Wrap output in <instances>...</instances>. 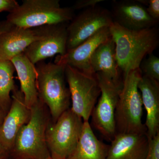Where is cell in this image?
Masks as SVG:
<instances>
[{
  "mask_svg": "<svg viewBox=\"0 0 159 159\" xmlns=\"http://www.w3.org/2000/svg\"><path fill=\"white\" fill-rule=\"evenodd\" d=\"M19 6V4L16 0H0V13L4 11L10 13Z\"/></svg>",
  "mask_w": 159,
  "mask_h": 159,
  "instance_id": "d4e9b609",
  "label": "cell"
},
{
  "mask_svg": "<svg viewBox=\"0 0 159 159\" xmlns=\"http://www.w3.org/2000/svg\"><path fill=\"white\" fill-rule=\"evenodd\" d=\"M111 37L110 28L101 29L93 36L64 55H57L54 62L68 66L86 74L95 75L91 70L90 59L100 44Z\"/></svg>",
  "mask_w": 159,
  "mask_h": 159,
  "instance_id": "7c38bea8",
  "label": "cell"
},
{
  "mask_svg": "<svg viewBox=\"0 0 159 159\" xmlns=\"http://www.w3.org/2000/svg\"><path fill=\"white\" fill-rule=\"evenodd\" d=\"M142 74L140 69L131 71L124 77L115 111L117 133L146 134L142 122L143 103L138 84Z\"/></svg>",
  "mask_w": 159,
  "mask_h": 159,
  "instance_id": "5b68a950",
  "label": "cell"
},
{
  "mask_svg": "<svg viewBox=\"0 0 159 159\" xmlns=\"http://www.w3.org/2000/svg\"><path fill=\"white\" fill-rule=\"evenodd\" d=\"M108 147L97 139L89 121L84 122L79 142L66 159H107Z\"/></svg>",
  "mask_w": 159,
  "mask_h": 159,
  "instance_id": "d6986e66",
  "label": "cell"
},
{
  "mask_svg": "<svg viewBox=\"0 0 159 159\" xmlns=\"http://www.w3.org/2000/svg\"><path fill=\"white\" fill-rule=\"evenodd\" d=\"M31 116L17 134L9 152L11 159H52L46 142L51 120L48 109L39 99L31 108Z\"/></svg>",
  "mask_w": 159,
  "mask_h": 159,
  "instance_id": "7a4b0ae2",
  "label": "cell"
},
{
  "mask_svg": "<svg viewBox=\"0 0 159 159\" xmlns=\"http://www.w3.org/2000/svg\"><path fill=\"white\" fill-rule=\"evenodd\" d=\"M12 26H13L6 20L0 21V35L4 32L10 30Z\"/></svg>",
  "mask_w": 159,
  "mask_h": 159,
  "instance_id": "484cf974",
  "label": "cell"
},
{
  "mask_svg": "<svg viewBox=\"0 0 159 159\" xmlns=\"http://www.w3.org/2000/svg\"><path fill=\"white\" fill-rule=\"evenodd\" d=\"M7 112L4 111L0 110V125L2 124L3 122V120L5 118V116H6Z\"/></svg>",
  "mask_w": 159,
  "mask_h": 159,
  "instance_id": "83f0119b",
  "label": "cell"
},
{
  "mask_svg": "<svg viewBox=\"0 0 159 159\" xmlns=\"http://www.w3.org/2000/svg\"><path fill=\"white\" fill-rule=\"evenodd\" d=\"M148 140V153L145 159H159V133Z\"/></svg>",
  "mask_w": 159,
  "mask_h": 159,
  "instance_id": "603a6c76",
  "label": "cell"
},
{
  "mask_svg": "<svg viewBox=\"0 0 159 159\" xmlns=\"http://www.w3.org/2000/svg\"><path fill=\"white\" fill-rule=\"evenodd\" d=\"M112 9L111 14L114 22L129 30L152 28L158 22L149 16L146 7L139 1L116 2Z\"/></svg>",
  "mask_w": 159,
  "mask_h": 159,
  "instance_id": "5bb4252c",
  "label": "cell"
},
{
  "mask_svg": "<svg viewBox=\"0 0 159 159\" xmlns=\"http://www.w3.org/2000/svg\"><path fill=\"white\" fill-rule=\"evenodd\" d=\"M17 73L20 84V90L24 95L26 105L31 108L38 100L35 65L30 61L24 53L10 60Z\"/></svg>",
  "mask_w": 159,
  "mask_h": 159,
  "instance_id": "e0dca14e",
  "label": "cell"
},
{
  "mask_svg": "<svg viewBox=\"0 0 159 159\" xmlns=\"http://www.w3.org/2000/svg\"><path fill=\"white\" fill-rule=\"evenodd\" d=\"M110 31L116 45L117 63L123 77L131 71L139 69L142 61L158 47L159 32L157 26L131 30L114 22Z\"/></svg>",
  "mask_w": 159,
  "mask_h": 159,
  "instance_id": "6da1fadb",
  "label": "cell"
},
{
  "mask_svg": "<svg viewBox=\"0 0 159 159\" xmlns=\"http://www.w3.org/2000/svg\"><path fill=\"white\" fill-rule=\"evenodd\" d=\"M144 6H146V10L149 16L155 20H159V0H142L139 1Z\"/></svg>",
  "mask_w": 159,
  "mask_h": 159,
  "instance_id": "7402d4cb",
  "label": "cell"
},
{
  "mask_svg": "<svg viewBox=\"0 0 159 159\" xmlns=\"http://www.w3.org/2000/svg\"><path fill=\"white\" fill-rule=\"evenodd\" d=\"M104 2L103 0H80L77 1L72 7L73 10H80L93 8L99 3Z\"/></svg>",
  "mask_w": 159,
  "mask_h": 159,
  "instance_id": "cb8c5ba5",
  "label": "cell"
},
{
  "mask_svg": "<svg viewBox=\"0 0 159 159\" xmlns=\"http://www.w3.org/2000/svg\"><path fill=\"white\" fill-rule=\"evenodd\" d=\"M84 121L70 108L63 113L56 122H49L46 142L51 159H66L74 150L82 133Z\"/></svg>",
  "mask_w": 159,
  "mask_h": 159,
  "instance_id": "8992f818",
  "label": "cell"
},
{
  "mask_svg": "<svg viewBox=\"0 0 159 159\" xmlns=\"http://www.w3.org/2000/svg\"><path fill=\"white\" fill-rule=\"evenodd\" d=\"M65 75L70 94L71 110L84 122L89 121L100 95L96 76L84 74L68 66H66Z\"/></svg>",
  "mask_w": 159,
  "mask_h": 159,
  "instance_id": "ba28073f",
  "label": "cell"
},
{
  "mask_svg": "<svg viewBox=\"0 0 159 159\" xmlns=\"http://www.w3.org/2000/svg\"><path fill=\"white\" fill-rule=\"evenodd\" d=\"M15 70L11 61H0V110L7 112L11 106V94L17 88L13 74Z\"/></svg>",
  "mask_w": 159,
  "mask_h": 159,
  "instance_id": "ffe728a7",
  "label": "cell"
},
{
  "mask_svg": "<svg viewBox=\"0 0 159 159\" xmlns=\"http://www.w3.org/2000/svg\"><path fill=\"white\" fill-rule=\"evenodd\" d=\"M138 89L146 112V134L148 139H152L159 133V81L142 75Z\"/></svg>",
  "mask_w": 159,
  "mask_h": 159,
  "instance_id": "2e32d148",
  "label": "cell"
},
{
  "mask_svg": "<svg viewBox=\"0 0 159 159\" xmlns=\"http://www.w3.org/2000/svg\"><path fill=\"white\" fill-rule=\"evenodd\" d=\"M139 69L142 75L159 81V58L153 53L142 61Z\"/></svg>",
  "mask_w": 159,
  "mask_h": 159,
  "instance_id": "44dd1931",
  "label": "cell"
},
{
  "mask_svg": "<svg viewBox=\"0 0 159 159\" xmlns=\"http://www.w3.org/2000/svg\"><path fill=\"white\" fill-rule=\"evenodd\" d=\"M95 75L100 95L91 115L92 123L106 139L111 142L116 134L115 111L123 80L115 81L100 73Z\"/></svg>",
  "mask_w": 159,
  "mask_h": 159,
  "instance_id": "52a82bcc",
  "label": "cell"
},
{
  "mask_svg": "<svg viewBox=\"0 0 159 159\" xmlns=\"http://www.w3.org/2000/svg\"><path fill=\"white\" fill-rule=\"evenodd\" d=\"M31 116V109L26 105L22 93L16 88L12 92L11 106L0 125V144L9 153L20 129Z\"/></svg>",
  "mask_w": 159,
  "mask_h": 159,
  "instance_id": "8fae6325",
  "label": "cell"
},
{
  "mask_svg": "<svg viewBox=\"0 0 159 159\" xmlns=\"http://www.w3.org/2000/svg\"><path fill=\"white\" fill-rule=\"evenodd\" d=\"M66 23L47 26L44 34L31 44L24 52L35 65L54 55L66 54L67 44Z\"/></svg>",
  "mask_w": 159,
  "mask_h": 159,
  "instance_id": "30bf717a",
  "label": "cell"
},
{
  "mask_svg": "<svg viewBox=\"0 0 159 159\" xmlns=\"http://www.w3.org/2000/svg\"><path fill=\"white\" fill-rule=\"evenodd\" d=\"M38 98L48 109L52 122L70 108V94L66 85V66L41 61L35 65Z\"/></svg>",
  "mask_w": 159,
  "mask_h": 159,
  "instance_id": "3957f363",
  "label": "cell"
},
{
  "mask_svg": "<svg viewBox=\"0 0 159 159\" xmlns=\"http://www.w3.org/2000/svg\"><path fill=\"white\" fill-rule=\"evenodd\" d=\"M0 159H10L9 153L0 144Z\"/></svg>",
  "mask_w": 159,
  "mask_h": 159,
  "instance_id": "4316f807",
  "label": "cell"
},
{
  "mask_svg": "<svg viewBox=\"0 0 159 159\" xmlns=\"http://www.w3.org/2000/svg\"><path fill=\"white\" fill-rule=\"evenodd\" d=\"M93 74L100 73L115 81L121 80V71L117 63L116 45L111 37L98 47L90 59Z\"/></svg>",
  "mask_w": 159,
  "mask_h": 159,
  "instance_id": "ac0fdd59",
  "label": "cell"
},
{
  "mask_svg": "<svg viewBox=\"0 0 159 159\" xmlns=\"http://www.w3.org/2000/svg\"></svg>",
  "mask_w": 159,
  "mask_h": 159,
  "instance_id": "f1b7e54d",
  "label": "cell"
},
{
  "mask_svg": "<svg viewBox=\"0 0 159 159\" xmlns=\"http://www.w3.org/2000/svg\"><path fill=\"white\" fill-rule=\"evenodd\" d=\"M67 27V50H72L101 29L110 28L114 23L111 12L96 6L84 9L73 18Z\"/></svg>",
  "mask_w": 159,
  "mask_h": 159,
  "instance_id": "9c48e42d",
  "label": "cell"
},
{
  "mask_svg": "<svg viewBox=\"0 0 159 159\" xmlns=\"http://www.w3.org/2000/svg\"><path fill=\"white\" fill-rule=\"evenodd\" d=\"M148 144L146 134L117 133L109 145L107 159H145Z\"/></svg>",
  "mask_w": 159,
  "mask_h": 159,
  "instance_id": "9a60e30c",
  "label": "cell"
},
{
  "mask_svg": "<svg viewBox=\"0 0 159 159\" xmlns=\"http://www.w3.org/2000/svg\"><path fill=\"white\" fill-rule=\"evenodd\" d=\"M47 26L25 29L12 26L0 35V61H8L24 53L31 44L43 37Z\"/></svg>",
  "mask_w": 159,
  "mask_h": 159,
  "instance_id": "4fadbf2b",
  "label": "cell"
},
{
  "mask_svg": "<svg viewBox=\"0 0 159 159\" xmlns=\"http://www.w3.org/2000/svg\"><path fill=\"white\" fill-rule=\"evenodd\" d=\"M74 17L72 8L61 7L59 0H24L6 20L12 26L32 29L65 24Z\"/></svg>",
  "mask_w": 159,
  "mask_h": 159,
  "instance_id": "277c9868",
  "label": "cell"
}]
</instances>
